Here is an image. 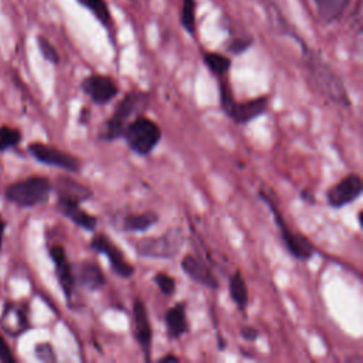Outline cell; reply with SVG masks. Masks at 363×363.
<instances>
[{
    "instance_id": "obj_1",
    "label": "cell",
    "mask_w": 363,
    "mask_h": 363,
    "mask_svg": "<svg viewBox=\"0 0 363 363\" xmlns=\"http://www.w3.org/2000/svg\"><path fill=\"white\" fill-rule=\"evenodd\" d=\"M149 105V94L143 91L128 92L115 106L112 115L104 122L99 130V139L112 142L122 138L126 125L139 116Z\"/></svg>"
},
{
    "instance_id": "obj_2",
    "label": "cell",
    "mask_w": 363,
    "mask_h": 363,
    "mask_svg": "<svg viewBox=\"0 0 363 363\" xmlns=\"http://www.w3.org/2000/svg\"><path fill=\"white\" fill-rule=\"evenodd\" d=\"M305 67L311 81L325 98L336 105L345 108L350 106V99L346 88L337 74L330 68V65H328L319 55L313 52H306Z\"/></svg>"
},
{
    "instance_id": "obj_3",
    "label": "cell",
    "mask_w": 363,
    "mask_h": 363,
    "mask_svg": "<svg viewBox=\"0 0 363 363\" xmlns=\"http://www.w3.org/2000/svg\"><path fill=\"white\" fill-rule=\"evenodd\" d=\"M184 242L183 230L179 227L169 228L160 235L145 237L133 242L135 251L143 258L172 259L174 258Z\"/></svg>"
},
{
    "instance_id": "obj_4",
    "label": "cell",
    "mask_w": 363,
    "mask_h": 363,
    "mask_svg": "<svg viewBox=\"0 0 363 363\" xmlns=\"http://www.w3.org/2000/svg\"><path fill=\"white\" fill-rule=\"evenodd\" d=\"M259 199H262L265 201V204L268 206V208L271 210V213L274 216V221L279 230L281 240H282L285 248L288 250V252L301 261L311 259L315 255L316 250H315L313 244L308 240V237L289 228L288 223L285 221L284 216L278 210L277 203L274 201L271 194H267L265 191H259Z\"/></svg>"
},
{
    "instance_id": "obj_5",
    "label": "cell",
    "mask_w": 363,
    "mask_h": 363,
    "mask_svg": "<svg viewBox=\"0 0 363 363\" xmlns=\"http://www.w3.org/2000/svg\"><path fill=\"white\" fill-rule=\"evenodd\" d=\"M122 138L132 152L139 156H147L159 143L162 130L155 121L139 115L126 125Z\"/></svg>"
},
{
    "instance_id": "obj_6",
    "label": "cell",
    "mask_w": 363,
    "mask_h": 363,
    "mask_svg": "<svg viewBox=\"0 0 363 363\" xmlns=\"http://www.w3.org/2000/svg\"><path fill=\"white\" fill-rule=\"evenodd\" d=\"M51 183L47 177L33 176L10 184L6 189V197L11 203L21 207H31L48 200Z\"/></svg>"
},
{
    "instance_id": "obj_7",
    "label": "cell",
    "mask_w": 363,
    "mask_h": 363,
    "mask_svg": "<svg viewBox=\"0 0 363 363\" xmlns=\"http://www.w3.org/2000/svg\"><path fill=\"white\" fill-rule=\"evenodd\" d=\"M91 248L99 254H104L112 271L121 278H130L135 274V268L129 264L116 244H113L105 234H98L91 241Z\"/></svg>"
},
{
    "instance_id": "obj_8",
    "label": "cell",
    "mask_w": 363,
    "mask_h": 363,
    "mask_svg": "<svg viewBox=\"0 0 363 363\" xmlns=\"http://www.w3.org/2000/svg\"><path fill=\"white\" fill-rule=\"evenodd\" d=\"M30 153L41 163L55 166L68 172H78L81 169V162L78 157L62 152L54 146L44 145V143H31L28 146Z\"/></svg>"
},
{
    "instance_id": "obj_9",
    "label": "cell",
    "mask_w": 363,
    "mask_h": 363,
    "mask_svg": "<svg viewBox=\"0 0 363 363\" xmlns=\"http://www.w3.org/2000/svg\"><path fill=\"white\" fill-rule=\"evenodd\" d=\"M360 194L362 177L357 173H350L326 191V201L330 207L339 208L354 201Z\"/></svg>"
},
{
    "instance_id": "obj_10",
    "label": "cell",
    "mask_w": 363,
    "mask_h": 363,
    "mask_svg": "<svg viewBox=\"0 0 363 363\" xmlns=\"http://www.w3.org/2000/svg\"><path fill=\"white\" fill-rule=\"evenodd\" d=\"M82 92L91 98L92 102L98 105H105L111 102L118 95L116 82L106 75L94 74L86 77L81 84Z\"/></svg>"
},
{
    "instance_id": "obj_11",
    "label": "cell",
    "mask_w": 363,
    "mask_h": 363,
    "mask_svg": "<svg viewBox=\"0 0 363 363\" xmlns=\"http://www.w3.org/2000/svg\"><path fill=\"white\" fill-rule=\"evenodd\" d=\"M132 313H133V325H135V337L138 340V345L142 349L145 360L150 362L153 332H152V325L149 320V313H147L146 306L140 298H136L133 301Z\"/></svg>"
},
{
    "instance_id": "obj_12",
    "label": "cell",
    "mask_w": 363,
    "mask_h": 363,
    "mask_svg": "<svg viewBox=\"0 0 363 363\" xmlns=\"http://www.w3.org/2000/svg\"><path fill=\"white\" fill-rule=\"evenodd\" d=\"M180 267L191 281H194L203 286H207L210 289L218 288V281H217L216 275L213 274L208 264L206 261H203V258H200L194 254H187L182 259Z\"/></svg>"
},
{
    "instance_id": "obj_13",
    "label": "cell",
    "mask_w": 363,
    "mask_h": 363,
    "mask_svg": "<svg viewBox=\"0 0 363 363\" xmlns=\"http://www.w3.org/2000/svg\"><path fill=\"white\" fill-rule=\"evenodd\" d=\"M268 104H269V98L267 95H261L238 104L234 102L227 116H230L238 125H245L254 121L255 118L261 116L267 111Z\"/></svg>"
},
{
    "instance_id": "obj_14",
    "label": "cell",
    "mask_w": 363,
    "mask_h": 363,
    "mask_svg": "<svg viewBox=\"0 0 363 363\" xmlns=\"http://www.w3.org/2000/svg\"><path fill=\"white\" fill-rule=\"evenodd\" d=\"M50 255L55 264V269H57V277L60 281V285L67 296V299H71L74 288H75V275H74V269L69 265V262L67 261V255L65 251L61 245H54L50 250Z\"/></svg>"
},
{
    "instance_id": "obj_15",
    "label": "cell",
    "mask_w": 363,
    "mask_h": 363,
    "mask_svg": "<svg viewBox=\"0 0 363 363\" xmlns=\"http://www.w3.org/2000/svg\"><path fill=\"white\" fill-rule=\"evenodd\" d=\"M58 203H82L92 197V190L72 179L60 177L57 182Z\"/></svg>"
},
{
    "instance_id": "obj_16",
    "label": "cell",
    "mask_w": 363,
    "mask_h": 363,
    "mask_svg": "<svg viewBox=\"0 0 363 363\" xmlns=\"http://www.w3.org/2000/svg\"><path fill=\"white\" fill-rule=\"evenodd\" d=\"M75 282L89 291H96L105 284V275L101 267L94 261H82L74 271Z\"/></svg>"
},
{
    "instance_id": "obj_17",
    "label": "cell",
    "mask_w": 363,
    "mask_h": 363,
    "mask_svg": "<svg viewBox=\"0 0 363 363\" xmlns=\"http://www.w3.org/2000/svg\"><path fill=\"white\" fill-rule=\"evenodd\" d=\"M164 323L167 329V336L176 340L189 332V322L186 316V303L179 302L173 308L167 309L164 315Z\"/></svg>"
},
{
    "instance_id": "obj_18",
    "label": "cell",
    "mask_w": 363,
    "mask_h": 363,
    "mask_svg": "<svg viewBox=\"0 0 363 363\" xmlns=\"http://www.w3.org/2000/svg\"><path fill=\"white\" fill-rule=\"evenodd\" d=\"M159 221V216L155 211L126 214L122 218L121 228L126 233H143L152 228Z\"/></svg>"
},
{
    "instance_id": "obj_19",
    "label": "cell",
    "mask_w": 363,
    "mask_h": 363,
    "mask_svg": "<svg viewBox=\"0 0 363 363\" xmlns=\"http://www.w3.org/2000/svg\"><path fill=\"white\" fill-rule=\"evenodd\" d=\"M58 207L78 227H81L86 231L95 230V227L98 224L96 217L86 213L85 210H82L78 203H58Z\"/></svg>"
},
{
    "instance_id": "obj_20",
    "label": "cell",
    "mask_w": 363,
    "mask_h": 363,
    "mask_svg": "<svg viewBox=\"0 0 363 363\" xmlns=\"http://www.w3.org/2000/svg\"><path fill=\"white\" fill-rule=\"evenodd\" d=\"M318 17L325 23H333L342 17L350 0H313Z\"/></svg>"
},
{
    "instance_id": "obj_21",
    "label": "cell",
    "mask_w": 363,
    "mask_h": 363,
    "mask_svg": "<svg viewBox=\"0 0 363 363\" xmlns=\"http://www.w3.org/2000/svg\"><path fill=\"white\" fill-rule=\"evenodd\" d=\"M0 322L4 330L10 335H18L27 328L26 315L17 305H7L3 311Z\"/></svg>"
},
{
    "instance_id": "obj_22",
    "label": "cell",
    "mask_w": 363,
    "mask_h": 363,
    "mask_svg": "<svg viewBox=\"0 0 363 363\" xmlns=\"http://www.w3.org/2000/svg\"><path fill=\"white\" fill-rule=\"evenodd\" d=\"M228 292L240 311H244L248 305V289L241 271H235L228 281Z\"/></svg>"
},
{
    "instance_id": "obj_23",
    "label": "cell",
    "mask_w": 363,
    "mask_h": 363,
    "mask_svg": "<svg viewBox=\"0 0 363 363\" xmlns=\"http://www.w3.org/2000/svg\"><path fill=\"white\" fill-rule=\"evenodd\" d=\"M203 60H204L206 65L208 67V69L214 75H217L220 78H223L228 72V69L231 67L230 58L223 55V54H220V52H206L203 55Z\"/></svg>"
},
{
    "instance_id": "obj_24",
    "label": "cell",
    "mask_w": 363,
    "mask_h": 363,
    "mask_svg": "<svg viewBox=\"0 0 363 363\" xmlns=\"http://www.w3.org/2000/svg\"><path fill=\"white\" fill-rule=\"evenodd\" d=\"M77 1L81 3L85 9H88L104 24L109 23L111 14H109L105 0H77Z\"/></svg>"
},
{
    "instance_id": "obj_25",
    "label": "cell",
    "mask_w": 363,
    "mask_h": 363,
    "mask_svg": "<svg viewBox=\"0 0 363 363\" xmlns=\"http://www.w3.org/2000/svg\"><path fill=\"white\" fill-rule=\"evenodd\" d=\"M182 24L183 27L193 34L194 33V1L193 0H182Z\"/></svg>"
},
{
    "instance_id": "obj_26",
    "label": "cell",
    "mask_w": 363,
    "mask_h": 363,
    "mask_svg": "<svg viewBox=\"0 0 363 363\" xmlns=\"http://www.w3.org/2000/svg\"><path fill=\"white\" fill-rule=\"evenodd\" d=\"M21 139L20 130L9 128V126H1L0 128V150L9 149L14 145H17Z\"/></svg>"
},
{
    "instance_id": "obj_27",
    "label": "cell",
    "mask_w": 363,
    "mask_h": 363,
    "mask_svg": "<svg viewBox=\"0 0 363 363\" xmlns=\"http://www.w3.org/2000/svg\"><path fill=\"white\" fill-rule=\"evenodd\" d=\"M153 281L157 285V288L160 289V292L164 294L166 296H170V295L174 294V291H176V281L169 274L157 272V274H155Z\"/></svg>"
},
{
    "instance_id": "obj_28",
    "label": "cell",
    "mask_w": 363,
    "mask_h": 363,
    "mask_svg": "<svg viewBox=\"0 0 363 363\" xmlns=\"http://www.w3.org/2000/svg\"><path fill=\"white\" fill-rule=\"evenodd\" d=\"M218 88H220V105H221V109L224 111V113L227 115L235 101H234L231 88H230L228 82L224 81V78H221Z\"/></svg>"
},
{
    "instance_id": "obj_29",
    "label": "cell",
    "mask_w": 363,
    "mask_h": 363,
    "mask_svg": "<svg viewBox=\"0 0 363 363\" xmlns=\"http://www.w3.org/2000/svg\"><path fill=\"white\" fill-rule=\"evenodd\" d=\"M37 43H38V48L43 54V57L50 61V62H54L57 64L60 61V55L57 52V50L54 48V45L45 38V37H38L37 38Z\"/></svg>"
},
{
    "instance_id": "obj_30",
    "label": "cell",
    "mask_w": 363,
    "mask_h": 363,
    "mask_svg": "<svg viewBox=\"0 0 363 363\" xmlns=\"http://www.w3.org/2000/svg\"><path fill=\"white\" fill-rule=\"evenodd\" d=\"M35 354L40 360L43 362H55V353L51 347V345L48 343H41V345H37L35 346Z\"/></svg>"
},
{
    "instance_id": "obj_31",
    "label": "cell",
    "mask_w": 363,
    "mask_h": 363,
    "mask_svg": "<svg viewBox=\"0 0 363 363\" xmlns=\"http://www.w3.org/2000/svg\"><path fill=\"white\" fill-rule=\"evenodd\" d=\"M240 335L244 340H248V342H254L257 337H258V330L252 326H244L240 329Z\"/></svg>"
},
{
    "instance_id": "obj_32",
    "label": "cell",
    "mask_w": 363,
    "mask_h": 363,
    "mask_svg": "<svg viewBox=\"0 0 363 363\" xmlns=\"http://www.w3.org/2000/svg\"><path fill=\"white\" fill-rule=\"evenodd\" d=\"M0 360L3 362H14V357L9 349V346L6 345L3 336L0 335Z\"/></svg>"
},
{
    "instance_id": "obj_33",
    "label": "cell",
    "mask_w": 363,
    "mask_h": 363,
    "mask_svg": "<svg viewBox=\"0 0 363 363\" xmlns=\"http://www.w3.org/2000/svg\"><path fill=\"white\" fill-rule=\"evenodd\" d=\"M248 45H250V43H248L247 40H235L233 44H230L228 48H230L233 52L240 54V52H242Z\"/></svg>"
},
{
    "instance_id": "obj_34",
    "label": "cell",
    "mask_w": 363,
    "mask_h": 363,
    "mask_svg": "<svg viewBox=\"0 0 363 363\" xmlns=\"http://www.w3.org/2000/svg\"><path fill=\"white\" fill-rule=\"evenodd\" d=\"M159 362H160V363H166V362H169V363H170V362H179V357H177V356H174V354H170V353H169V354H166V356L160 357V359H159Z\"/></svg>"
},
{
    "instance_id": "obj_35",
    "label": "cell",
    "mask_w": 363,
    "mask_h": 363,
    "mask_svg": "<svg viewBox=\"0 0 363 363\" xmlns=\"http://www.w3.org/2000/svg\"><path fill=\"white\" fill-rule=\"evenodd\" d=\"M88 118H89V113H88V111L84 108V109H82V113H81L79 122H81V123H86V122H88Z\"/></svg>"
},
{
    "instance_id": "obj_36",
    "label": "cell",
    "mask_w": 363,
    "mask_h": 363,
    "mask_svg": "<svg viewBox=\"0 0 363 363\" xmlns=\"http://www.w3.org/2000/svg\"><path fill=\"white\" fill-rule=\"evenodd\" d=\"M3 234H4V221L0 217V247H1V240H3Z\"/></svg>"
}]
</instances>
